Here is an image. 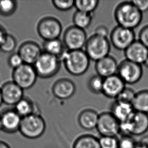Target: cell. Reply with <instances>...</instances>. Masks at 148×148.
<instances>
[{"label": "cell", "instance_id": "cell-43", "mask_svg": "<svg viewBox=\"0 0 148 148\" xmlns=\"http://www.w3.org/2000/svg\"><path fill=\"white\" fill-rule=\"evenodd\" d=\"M134 148H146L144 146H142V145L138 143V144L136 145V147Z\"/></svg>", "mask_w": 148, "mask_h": 148}, {"label": "cell", "instance_id": "cell-10", "mask_svg": "<svg viewBox=\"0 0 148 148\" xmlns=\"http://www.w3.org/2000/svg\"><path fill=\"white\" fill-rule=\"evenodd\" d=\"M110 38L115 48L124 51L136 40L134 30L118 25L113 29Z\"/></svg>", "mask_w": 148, "mask_h": 148}, {"label": "cell", "instance_id": "cell-28", "mask_svg": "<svg viewBox=\"0 0 148 148\" xmlns=\"http://www.w3.org/2000/svg\"><path fill=\"white\" fill-rule=\"evenodd\" d=\"M17 2L13 0L0 1V15L3 16L12 15L16 11Z\"/></svg>", "mask_w": 148, "mask_h": 148}, {"label": "cell", "instance_id": "cell-15", "mask_svg": "<svg viewBox=\"0 0 148 148\" xmlns=\"http://www.w3.org/2000/svg\"><path fill=\"white\" fill-rule=\"evenodd\" d=\"M42 53L40 46L32 41H27L23 43L18 51L24 63L32 65H34Z\"/></svg>", "mask_w": 148, "mask_h": 148}, {"label": "cell", "instance_id": "cell-39", "mask_svg": "<svg viewBox=\"0 0 148 148\" xmlns=\"http://www.w3.org/2000/svg\"><path fill=\"white\" fill-rule=\"evenodd\" d=\"M138 143L145 147L148 148V135L142 137Z\"/></svg>", "mask_w": 148, "mask_h": 148}, {"label": "cell", "instance_id": "cell-11", "mask_svg": "<svg viewBox=\"0 0 148 148\" xmlns=\"http://www.w3.org/2000/svg\"><path fill=\"white\" fill-rule=\"evenodd\" d=\"M88 40L84 30L76 26L68 27L64 32L63 42L68 50H79L85 46Z\"/></svg>", "mask_w": 148, "mask_h": 148}, {"label": "cell", "instance_id": "cell-30", "mask_svg": "<svg viewBox=\"0 0 148 148\" xmlns=\"http://www.w3.org/2000/svg\"><path fill=\"white\" fill-rule=\"evenodd\" d=\"M104 80V78L97 74L92 76L88 80V83L89 90L92 92L96 94L102 93Z\"/></svg>", "mask_w": 148, "mask_h": 148}, {"label": "cell", "instance_id": "cell-5", "mask_svg": "<svg viewBox=\"0 0 148 148\" xmlns=\"http://www.w3.org/2000/svg\"><path fill=\"white\" fill-rule=\"evenodd\" d=\"M84 48L90 60L97 62L109 56L111 45L107 38L94 34L88 39Z\"/></svg>", "mask_w": 148, "mask_h": 148}, {"label": "cell", "instance_id": "cell-41", "mask_svg": "<svg viewBox=\"0 0 148 148\" xmlns=\"http://www.w3.org/2000/svg\"><path fill=\"white\" fill-rule=\"evenodd\" d=\"M0 148H11V147L7 143L0 140Z\"/></svg>", "mask_w": 148, "mask_h": 148}, {"label": "cell", "instance_id": "cell-27", "mask_svg": "<svg viewBox=\"0 0 148 148\" xmlns=\"http://www.w3.org/2000/svg\"><path fill=\"white\" fill-rule=\"evenodd\" d=\"M99 1L97 0H76L74 7L77 11L92 14L98 6Z\"/></svg>", "mask_w": 148, "mask_h": 148}, {"label": "cell", "instance_id": "cell-37", "mask_svg": "<svg viewBox=\"0 0 148 148\" xmlns=\"http://www.w3.org/2000/svg\"><path fill=\"white\" fill-rule=\"evenodd\" d=\"M131 1L142 13L148 11V0H134Z\"/></svg>", "mask_w": 148, "mask_h": 148}, {"label": "cell", "instance_id": "cell-17", "mask_svg": "<svg viewBox=\"0 0 148 148\" xmlns=\"http://www.w3.org/2000/svg\"><path fill=\"white\" fill-rule=\"evenodd\" d=\"M75 84L68 78H61L57 80L52 87L54 96L60 100H67L71 98L76 92Z\"/></svg>", "mask_w": 148, "mask_h": 148}, {"label": "cell", "instance_id": "cell-34", "mask_svg": "<svg viewBox=\"0 0 148 148\" xmlns=\"http://www.w3.org/2000/svg\"><path fill=\"white\" fill-rule=\"evenodd\" d=\"M74 2L73 0H54L52 1V4L58 10L66 11L74 7Z\"/></svg>", "mask_w": 148, "mask_h": 148}, {"label": "cell", "instance_id": "cell-31", "mask_svg": "<svg viewBox=\"0 0 148 148\" xmlns=\"http://www.w3.org/2000/svg\"><path fill=\"white\" fill-rule=\"evenodd\" d=\"M99 140L101 148H119L117 136H101Z\"/></svg>", "mask_w": 148, "mask_h": 148}, {"label": "cell", "instance_id": "cell-6", "mask_svg": "<svg viewBox=\"0 0 148 148\" xmlns=\"http://www.w3.org/2000/svg\"><path fill=\"white\" fill-rule=\"evenodd\" d=\"M60 58L42 52L34 66L38 77L41 78L51 77L58 72L60 68Z\"/></svg>", "mask_w": 148, "mask_h": 148}, {"label": "cell", "instance_id": "cell-9", "mask_svg": "<svg viewBox=\"0 0 148 148\" xmlns=\"http://www.w3.org/2000/svg\"><path fill=\"white\" fill-rule=\"evenodd\" d=\"M37 31L38 35L45 41L57 39L62 33V24L56 18L46 17L38 22Z\"/></svg>", "mask_w": 148, "mask_h": 148}, {"label": "cell", "instance_id": "cell-33", "mask_svg": "<svg viewBox=\"0 0 148 148\" xmlns=\"http://www.w3.org/2000/svg\"><path fill=\"white\" fill-rule=\"evenodd\" d=\"M136 95V92L133 89L125 87L116 100L132 104Z\"/></svg>", "mask_w": 148, "mask_h": 148}, {"label": "cell", "instance_id": "cell-21", "mask_svg": "<svg viewBox=\"0 0 148 148\" xmlns=\"http://www.w3.org/2000/svg\"><path fill=\"white\" fill-rule=\"evenodd\" d=\"M99 114L94 110L85 109L80 112L78 117V123L80 127L87 130L96 128Z\"/></svg>", "mask_w": 148, "mask_h": 148}, {"label": "cell", "instance_id": "cell-4", "mask_svg": "<svg viewBox=\"0 0 148 148\" xmlns=\"http://www.w3.org/2000/svg\"><path fill=\"white\" fill-rule=\"evenodd\" d=\"M148 131V114L134 111L128 120L120 123L122 135L140 136Z\"/></svg>", "mask_w": 148, "mask_h": 148}, {"label": "cell", "instance_id": "cell-8", "mask_svg": "<svg viewBox=\"0 0 148 148\" xmlns=\"http://www.w3.org/2000/svg\"><path fill=\"white\" fill-rule=\"evenodd\" d=\"M117 74L125 84H136L142 78L143 69L142 65L125 59L118 65Z\"/></svg>", "mask_w": 148, "mask_h": 148}, {"label": "cell", "instance_id": "cell-19", "mask_svg": "<svg viewBox=\"0 0 148 148\" xmlns=\"http://www.w3.org/2000/svg\"><path fill=\"white\" fill-rule=\"evenodd\" d=\"M118 65L116 59L109 55L97 61L95 69L97 75L106 78L117 74Z\"/></svg>", "mask_w": 148, "mask_h": 148}, {"label": "cell", "instance_id": "cell-32", "mask_svg": "<svg viewBox=\"0 0 148 148\" xmlns=\"http://www.w3.org/2000/svg\"><path fill=\"white\" fill-rule=\"evenodd\" d=\"M119 148H134L138 144L134 136L130 135H122L118 138Z\"/></svg>", "mask_w": 148, "mask_h": 148}, {"label": "cell", "instance_id": "cell-40", "mask_svg": "<svg viewBox=\"0 0 148 148\" xmlns=\"http://www.w3.org/2000/svg\"><path fill=\"white\" fill-rule=\"evenodd\" d=\"M6 34L7 33L5 29L1 25H0V44L2 43L3 40H4Z\"/></svg>", "mask_w": 148, "mask_h": 148}, {"label": "cell", "instance_id": "cell-44", "mask_svg": "<svg viewBox=\"0 0 148 148\" xmlns=\"http://www.w3.org/2000/svg\"><path fill=\"white\" fill-rule=\"evenodd\" d=\"M144 65L145 66V67H146L147 68H148V57L147 58L146 60L145 61V62H144Z\"/></svg>", "mask_w": 148, "mask_h": 148}, {"label": "cell", "instance_id": "cell-12", "mask_svg": "<svg viewBox=\"0 0 148 148\" xmlns=\"http://www.w3.org/2000/svg\"><path fill=\"white\" fill-rule=\"evenodd\" d=\"M96 129L101 136H117L120 134V123L110 112L99 114Z\"/></svg>", "mask_w": 148, "mask_h": 148}, {"label": "cell", "instance_id": "cell-2", "mask_svg": "<svg viewBox=\"0 0 148 148\" xmlns=\"http://www.w3.org/2000/svg\"><path fill=\"white\" fill-rule=\"evenodd\" d=\"M60 59L68 73L74 76L84 74L90 64V59L82 50L65 51Z\"/></svg>", "mask_w": 148, "mask_h": 148}, {"label": "cell", "instance_id": "cell-35", "mask_svg": "<svg viewBox=\"0 0 148 148\" xmlns=\"http://www.w3.org/2000/svg\"><path fill=\"white\" fill-rule=\"evenodd\" d=\"M8 65L13 70L20 67L24 63L22 58L20 57V55L17 53H12L10 55L8 60Z\"/></svg>", "mask_w": 148, "mask_h": 148}, {"label": "cell", "instance_id": "cell-26", "mask_svg": "<svg viewBox=\"0 0 148 148\" xmlns=\"http://www.w3.org/2000/svg\"><path fill=\"white\" fill-rule=\"evenodd\" d=\"M92 20V15L76 11L73 16L74 26L84 30L90 25Z\"/></svg>", "mask_w": 148, "mask_h": 148}, {"label": "cell", "instance_id": "cell-13", "mask_svg": "<svg viewBox=\"0 0 148 148\" xmlns=\"http://www.w3.org/2000/svg\"><path fill=\"white\" fill-rule=\"evenodd\" d=\"M22 118L14 109L4 110L0 113L2 131L7 134H13L18 132Z\"/></svg>", "mask_w": 148, "mask_h": 148}, {"label": "cell", "instance_id": "cell-3", "mask_svg": "<svg viewBox=\"0 0 148 148\" xmlns=\"http://www.w3.org/2000/svg\"><path fill=\"white\" fill-rule=\"evenodd\" d=\"M46 124L44 118L36 113L22 118L19 131L28 139H36L44 134Z\"/></svg>", "mask_w": 148, "mask_h": 148}, {"label": "cell", "instance_id": "cell-7", "mask_svg": "<svg viewBox=\"0 0 148 148\" xmlns=\"http://www.w3.org/2000/svg\"><path fill=\"white\" fill-rule=\"evenodd\" d=\"M38 77L34 65L25 63L14 69L12 73L13 82L23 90L32 88Z\"/></svg>", "mask_w": 148, "mask_h": 148}, {"label": "cell", "instance_id": "cell-23", "mask_svg": "<svg viewBox=\"0 0 148 148\" xmlns=\"http://www.w3.org/2000/svg\"><path fill=\"white\" fill-rule=\"evenodd\" d=\"M132 105L135 111L148 114V90L136 92Z\"/></svg>", "mask_w": 148, "mask_h": 148}, {"label": "cell", "instance_id": "cell-38", "mask_svg": "<svg viewBox=\"0 0 148 148\" xmlns=\"http://www.w3.org/2000/svg\"><path fill=\"white\" fill-rule=\"evenodd\" d=\"M108 34H109V32H108V28L104 25L98 26L96 29L95 32V34L99 36L104 37V38H107Z\"/></svg>", "mask_w": 148, "mask_h": 148}, {"label": "cell", "instance_id": "cell-14", "mask_svg": "<svg viewBox=\"0 0 148 148\" xmlns=\"http://www.w3.org/2000/svg\"><path fill=\"white\" fill-rule=\"evenodd\" d=\"M3 103L15 106L23 98V90L12 82L5 83L1 88Z\"/></svg>", "mask_w": 148, "mask_h": 148}, {"label": "cell", "instance_id": "cell-29", "mask_svg": "<svg viewBox=\"0 0 148 148\" xmlns=\"http://www.w3.org/2000/svg\"><path fill=\"white\" fill-rule=\"evenodd\" d=\"M17 46L16 38L11 34H7L0 44V51L4 53H10L13 52Z\"/></svg>", "mask_w": 148, "mask_h": 148}, {"label": "cell", "instance_id": "cell-22", "mask_svg": "<svg viewBox=\"0 0 148 148\" xmlns=\"http://www.w3.org/2000/svg\"><path fill=\"white\" fill-rule=\"evenodd\" d=\"M64 43L59 38L45 41L44 52L60 58L65 52Z\"/></svg>", "mask_w": 148, "mask_h": 148}, {"label": "cell", "instance_id": "cell-24", "mask_svg": "<svg viewBox=\"0 0 148 148\" xmlns=\"http://www.w3.org/2000/svg\"><path fill=\"white\" fill-rule=\"evenodd\" d=\"M73 148H101L99 138L90 134L79 136L75 140Z\"/></svg>", "mask_w": 148, "mask_h": 148}, {"label": "cell", "instance_id": "cell-45", "mask_svg": "<svg viewBox=\"0 0 148 148\" xmlns=\"http://www.w3.org/2000/svg\"><path fill=\"white\" fill-rule=\"evenodd\" d=\"M0 131H2V127H1V125L0 123Z\"/></svg>", "mask_w": 148, "mask_h": 148}, {"label": "cell", "instance_id": "cell-1", "mask_svg": "<svg viewBox=\"0 0 148 148\" xmlns=\"http://www.w3.org/2000/svg\"><path fill=\"white\" fill-rule=\"evenodd\" d=\"M114 17L118 26L134 30L142 21L143 13L132 1H125L118 4L116 7Z\"/></svg>", "mask_w": 148, "mask_h": 148}, {"label": "cell", "instance_id": "cell-20", "mask_svg": "<svg viewBox=\"0 0 148 148\" xmlns=\"http://www.w3.org/2000/svg\"><path fill=\"white\" fill-rule=\"evenodd\" d=\"M134 111L132 104L116 100L111 106V113L121 123L128 120Z\"/></svg>", "mask_w": 148, "mask_h": 148}, {"label": "cell", "instance_id": "cell-18", "mask_svg": "<svg viewBox=\"0 0 148 148\" xmlns=\"http://www.w3.org/2000/svg\"><path fill=\"white\" fill-rule=\"evenodd\" d=\"M125 59L136 64H144L148 56V48L138 40H136L124 51Z\"/></svg>", "mask_w": 148, "mask_h": 148}, {"label": "cell", "instance_id": "cell-25", "mask_svg": "<svg viewBox=\"0 0 148 148\" xmlns=\"http://www.w3.org/2000/svg\"><path fill=\"white\" fill-rule=\"evenodd\" d=\"M14 109L22 118L36 113L33 102L30 99L24 97L14 106Z\"/></svg>", "mask_w": 148, "mask_h": 148}, {"label": "cell", "instance_id": "cell-36", "mask_svg": "<svg viewBox=\"0 0 148 148\" xmlns=\"http://www.w3.org/2000/svg\"><path fill=\"white\" fill-rule=\"evenodd\" d=\"M138 40L148 48V24L140 29L138 34Z\"/></svg>", "mask_w": 148, "mask_h": 148}, {"label": "cell", "instance_id": "cell-16", "mask_svg": "<svg viewBox=\"0 0 148 148\" xmlns=\"http://www.w3.org/2000/svg\"><path fill=\"white\" fill-rule=\"evenodd\" d=\"M125 84L117 74L104 78L102 94L109 98L116 99L125 88Z\"/></svg>", "mask_w": 148, "mask_h": 148}, {"label": "cell", "instance_id": "cell-42", "mask_svg": "<svg viewBox=\"0 0 148 148\" xmlns=\"http://www.w3.org/2000/svg\"><path fill=\"white\" fill-rule=\"evenodd\" d=\"M3 103V98H2L1 90V88H0V106H1V105Z\"/></svg>", "mask_w": 148, "mask_h": 148}]
</instances>
